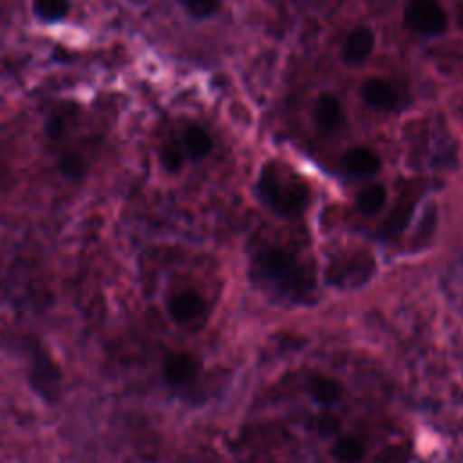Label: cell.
I'll return each mask as SVG.
<instances>
[{
	"label": "cell",
	"instance_id": "1",
	"mask_svg": "<svg viewBox=\"0 0 463 463\" xmlns=\"http://www.w3.org/2000/svg\"><path fill=\"white\" fill-rule=\"evenodd\" d=\"M259 194L273 210L291 215L300 212L309 201V186L297 175L282 174V166L268 163L259 177Z\"/></svg>",
	"mask_w": 463,
	"mask_h": 463
},
{
	"label": "cell",
	"instance_id": "2",
	"mask_svg": "<svg viewBox=\"0 0 463 463\" xmlns=\"http://www.w3.org/2000/svg\"><path fill=\"white\" fill-rule=\"evenodd\" d=\"M262 271L277 288L286 293L300 295L309 286L298 262L282 248H269L264 251Z\"/></svg>",
	"mask_w": 463,
	"mask_h": 463
},
{
	"label": "cell",
	"instance_id": "3",
	"mask_svg": "<svg viewBox=\"0 0 463 463\" xmlns=\"http://www.w3.org/2000/svg\"><path fill=\"white\" fill-rule=\"evenodd\" d=\"M405 25L421 36L441 34L447 29L449 16L439 0H407L403 9Z\"/></svg>",
	"mask_w": 463,
	"mask_h": 463
},
{
	"label": "cell",
	"instance_id": "4",
	"mask_svg": "<svg viewBox=\"0 0 463 463\" xmlns=\"http://www.w3.org/2000/svg\"><path fill=\"white\" fill-rule=\"evenodd\" d=\"M374 43H376L374 31L369 25H358L347 34L342 45L340 58L347 65H362L373 54Z\"/></svg>",
	"mask_w": 463,
	"mask_h": 463
},
{
	"label": "cell",
	"instance_id": "5",
	"mask_svg": "<svg viewBox=\"0 0 463 463\" xmlns=\"http://www.w3.org/2000/svg\"><path fill=\"white\" fill-rule=\"evenodd\" d=\"M313 119L324 132L338 130L345 123V110L342 101L335 94H320L313 105Z\"/></svg>",
	"mask_w": 463,
	"mask_h": 463
},
{
	"label": "cell",
	"instance_id": "6",
	"mask_svg": "<svg viewBox=\"0 0 463 463\" xmlns=\"http://www.w3.org/2000/svg\"><path fill=\"white\" fill-rule=\"evenodd\" d=\"M362 98L369 107L376 110H385V112L394 110L400 105V96L396 89L382 78L365 80L362 85Z\"/></svg>",
	"mask_w": 463,
	"mask_h": 463
},
{
	"label": "cell",
	"instance_id": "7",
	"mask_svg": "<svg viewBox=\"0 0 463 463\" xmlns=\"http://www.w3.org/2000/svg\"><path fill=\"white\" fill-rule=\"evenodd\" d=\"M168 311L177 324H186L204 311V300L197 289L186 288L168 300Z\"/></svg>",
	"mask_w": 463,
	"mask_h": 463
},
{
	"label": "cell",
	"instance_id": "8",
	"mask_svg": "<svg viewBox=\"0 0 463 463\" xmlns=\"http://www.w3.org/2000/svg\"><path fill=\"white\" fill-rule=\"evenodd\" d=\"M199 362L190 353H174L165 360V378L174 385L188 383L195 378Z\"/></svg>",
	"mask_w": 463,
	"mask_h": 463
},
{
	"label": "cell",
	"instance_id": "9",
	"mask_svg": "<svg viewBox=\"0 0 463 463\" xmlns=\"http://www.w3.org/2000/svg\"><path fill=\"white\" fill-rule=\"evenodd\" d=\"M342 163H344L345 170H349L351 174H356V175H373L382 166L380 156L369 146L349 148L344 154Z\"/></svg>",
	"mask_w": 463,
	"mask_h": 463
},
{
	"label": "cell",
	"instance_id": "10",
	"mask_svg": "<svg viewBox=\"0 0 463 463\" xmlns=\"http://www.w3.org/2000/svg\"><path fill=\"white\" fill-rule=\"evenodd\" d=\"M307 391L311 398L318 403L331 405L335 403L342 394V385L338 380L326 376V374H313L307 380Z\"/></svg>",
	"mask_w": 463,
	"mask_h": 463
},
{
	"label": "cell",
	"instance_id": "11",
	"mask_svg": "<svg viewBox=\"0 0 463 463\" xmlns=\"http://www.w3.org/2000/svg\"><path fill=\"white\" fill-rule=\"evenodd\" d=\"M212 137L199 125H190L183 134V146L192 159H203L212 150Z\"/></svg>",
	"mask_w": 463,
	"mask_h": 463
},
{
	"label": "cell",
	"instance_id": "12",
	"mask_svg": "<svg viewBox=\"0 0 463 463\" xmlns=\"http://www.w3.org/2000/svg\"><path fill=\"white\" fill-rule=\"evenodd\" d=\"M331 454L340 463H358L364 458V445L354 436H342L331 449Z\"/></svg>",
	"mask_w": 463,
	"mask_h": 463
},
{
	"label": "cell",
	"instance_id": "13",
	"mask_svg": "<svg viewBox=\"0 0 463 463\" xmlns=\"http://www.w3.org/2000/svg\"><path fill=\"white\" fill-rule=\"evenodd\" d=\"M385 199H387L385 188L382 184H371L358 194L356 208L362 213H376L385 204Z\"/></svg>",
	"mask_w": 463,
	"mask_h": 463
},
{
	"label": "cell",
	"instance_id": "14",
	"mask_svg": "<svg viewBox=\"0 0 463 463\" xmlns=\"http://www.w3.org/2000/svg\"><path fill=\"white\" fill-rule=\"evenodd\" d=\"M33 11L38 18L45 22H54L67 14L69 2L67 0H34Z\"/></svg>",
	"mask_w": 463,
	"mask_h": 463
},
{
	"label": "cell",
	"instance_id": "15",
	"mask_svg": "<svg viewBox=\"0 0 463 463\" xmlns=\"http://www.w3.org/2000/svg\"><path fill=\"white\" fill-rule=\"evenodd\" d=\"M159 159L168 172H177L183 165V148L175 141H166L159 150Z\"/></svg>",
	"mask_w": 463,
	"mask_h": 463
},
{
	"label": "cell",
	"instance_id": "16",
	"mask_svg": "<svg viewBox=\"0 0 463 463\" xmlns=\"http://www.w3.org/2000/svg\"><path fill=\"white\" fill-rule=\"evenodd\" d=\"M183 5L194 18H210L219 11L221 0H183Z\"/></svg>",
	"mask_w": 463,
	"mask_h": 463
},
{
	"label": "cell",
	"instance_id": "17",
	"mask_svg": "<svg viewBox=\"0 0 463 463\" xmlns=\"http://www.w3.org/2000/svg\"><path fill=\"white\" fill-rule=\"evenodd\" d=\"M411 447L405 443L389 445L378 454V463H409Z\"/></svg>",
	"mask_w": 463,
	"mask_h": 463
},
{
	"label": "cell",
	"instance_id": "18",
	"mask_svg": "<svg viewBox=\"0 0 463 463\" xmlns=\"http://www.w3.org/2000/svg\"><path fill=\"white\" fill-rule=\"evenodd\" d=\"M60 170L67 175V177H71V179H78V177H81L83 175V172H85V163H83V159L80 157V156H72V154H69V156H63L61 159H60Z\"/></svg>",
	"mask_w": 463,
	"mask_h": 463
},
{
	"label": "cell",
	"instance_id": "19",
	"mask_svg": "<svg viewBox=\"0 0 463 463\" xmlns=\"http://www.w3.org/2000/svg\"><path fill=\"white\" fill-rule=\"evenodd\" d=\"M315 429L320 432V434H326V436H329V434H333V432H336V429H338V418H335L333 414H320L318 418H317V421H315Z\"/></svg>",
	"mask_w": 463,
	"mask_h": 463
},
{
	"label": "cell",
	"instance_id": "20",
	"mask_svg": "<svg viewBox=\"0 0 463 463\" xmlns=\"http://www.w3.org/2000/svg\"><path fill=\"white\" fill-rule=\"evenodd\" d=\"M65 130V121L61 116H52L49 121H47V134L52 136V137H60Z\"/></svg>",
	"mask_w": 463,
	"mask_h": 463
}]
</instances>
